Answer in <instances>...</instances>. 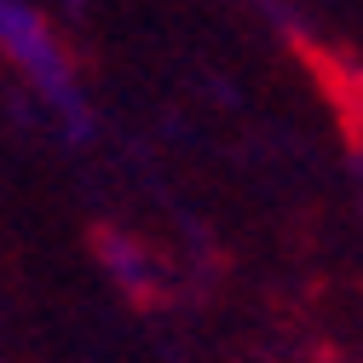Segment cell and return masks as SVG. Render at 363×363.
Segmentation results:
<instances>
[{
    "label": "cell",
    "mask_w": 363,
    "mask_h": 363,
    "mask_svg": "<svg viewBox=\"0 0 363 363\" xmlns=\"http://www.w3.org/2000/svg\"><path fill=\"white\" fill-rule=\"evenodd\" d=\"M0 47L12 52V64L47 93L64 116H69V127L81 133L86 127V116H81V93H75V75H69V64H64V47H58V35L47 29V18L40 12H29L23 0H0Z\"/></svg>",
    "instance_id": "obj_1"
}]
</instances>
